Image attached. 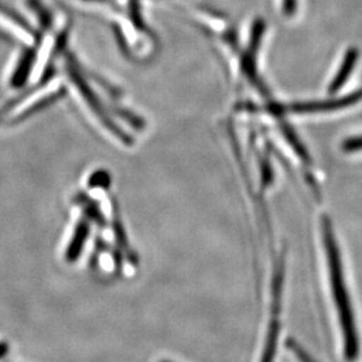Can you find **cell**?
<instances>
[{"label":"cell","mask_w":362,"mask_h":362,"mask_svg":"<svg viewBox=\"0 0 362 362\" xmlns=\"http://www.w3.org/2000/svg\"><path fill=\"white\" fill-rule=\"evenodd\" d=\"M362 99V89L359 92L352 93L349 95L344 96L340 99L328 100L320 103H293L288 107V110L292 113H324L332 110H341L345 107L352 106L354 103H359Z\"/></svg>","instance_id":"3957f363"},{"label":"cell","mask_w":362,"mask_h":362,"mask_svg":"<svg viewBox=\"0 0 362 362\" xmlns=\"http://www.w3.org/2000/svg\"><path fill=\"white\" fill-rule=\"evenodd\" d=\"M342 149L346 153H356L362 151V136L352 137L346 140L342 144Z\"/></svg>","instance_id":"7c38bea8"},{"label":"cell","mask_w":362,"mask_h":362,"mask_svg":"<svg viewBox=\"0 0 362 362\" xmlns=\"http://www.w3.org/2000/svg\"><path fill=\"white\" fill-rule=\"evenodd\" d=\"M130 6H132V17H133L134 23L137 28H142V21H141L140 12H139V6H137V0H132Z\"/></svg>","instance_id":"9a60e30c"},{"label":"cell","mask_w":362,"mask_h":362,"mask_svg":"<svg viewBox=\"0 0 362 362\" xmlns=\"http://www.w3.org/2000/svg\"><path fill=\"white\" fill-rule=\"evenodd\" d=\"M7 352H8V346L6 344H0V359L6 356Z\"/></svg>","instance_id":"e0dca14e"},{"label":"cell","mask_w":362,"mask_h":362,"mask_svg":"<svg viewBox=\"0 0 362 362\" xmlns=\"http://www.w3.org/2000/svg\"><path fill=\"white\" fill-rule=\"evenodd\" d=\"M322 238L327 255L332 292L335 305L338 308L339 319L344 335V352L349 360L356 359L359 352V341L356 335V322L353 317L352 305L349 292L346 288L344 272H342L341 257L339 252L338 243L335 242L334 233L327 217L322 219Z\"/></svg>","instance_id":"6da1fadb"},{"label":"cell","mask_w":362,"mask_h":362,"mask_svg":"<svg viewBox=\"0 0 362 362\" xmlns=\"http://www.w3.org/2000/svg\"><path fill=\"white\" fill-rule=\"evenodd\" d=\"M287 346L290 347L291 349H292V352L296 354V356L299 358L300 360H311V358H310V356L308 354H306V353L303 351V349L299 347V345L298 344H296V342L292 341V340H287Z\"/></svg>","instance_id":"5bb4252c"},{"label":"cell","mask_w":362,"mask_h":362,"mask_svg":"<svg viewBox=\"0 0 362 362\" xmlns=\"http://www.w3.org/2000/svg\"><path fill=\"white\" fill-rule=\"evenodd\" d=\"M281 130H283L284 136L286 139L287 142L290 144L294 153L298 155V158H300L304 163H310L311 162L310 155H308V151L305 149L304 144H301L297 134L294 133L293 129L287 124H283Z\"/></svg>","instance_id":"9c48e42d"},{"label":"cell","mask_w":362,"mask_h":362,"mask_svg":"<svg viewBox=\"0 0 362 362\" xmlns=\"http://www.w3.org/2000/svg\"><path fill=\"white\" fill-rule=\"evenodd\" d=\"M262 174H263V183L264 185H270V183H272V178H274V175H272V168H271L270 164L267 163V161H264L262 163Z\"/></svg>","instance_id":"4fadbf2b"},{"label":"cell","mask_w":362,"mask_h":362,"mask_svg":"<svg viewBox=\"0 0 362 362\" xmlns=\"http://www.w3.org/2000/svg\"><path fill=\"white\" fill-rule=\"evenodd\" d=\"M122 221L120 217L117 216V214L114 215L113 218V228L114 235H115V240H117V245L120 247V252L122 251L123 255L129 258L130 262H134L136 259L135 255H134L133 250L130 247L129 243L127 240L126 233H124V228L122 226Z\"/></svg>","instance_id":"ba28073f"},{"label":"cell","mask_w":362,"mask_h":362,"mask_svg":"<svg viewBox=\"0 0 362 362\" xmlns=\"http://www.w3.org/2000/svg\"><path fill=\"white\" fill-rule=\"evenodd\" d=\"M89 235H90V226H89L88 219H80L79 222L76 223L72 238L69 240L66 249L65 258L69 263H76L79 260L85 249L86 243L88 240Z\"/></svg>","instance_id":"277c9868"},{"label":"cell","mask_w":362,"mask_h":362,"mask_svg":"<svg viewBox=\"0 0 362 362\" xmlns=\"http://www.w3.org/2000/svg\"><path fill=\"white\" fill-rule=\"evenodd\" d=\"M358 57H359V53H358L356 48H351V49L347 51L345 58L342 60L341 66H340V69H339L338 73H337V76L333 78L331 86L328 88L331 94L338 92L339 89L341 88L344 83L347 81L349 76H351V73H352L353 69H354V66H356Z\"/></svg>","instance_id":"5b68a950"},{"label":"cell","mask_w":362,"mask_h":362,"mask_svg":"<svg viewBox=\"0 0 362 362\" xmlns=\"http://www.w3.org/2000/svg\"><path fill=\"white\" fill-rule=\"evenodd\" d=\"M3 114H4L3 112H1V110H0V121L3 120V117H4Z\"/></svg>","instance_id":"ac0fdd59"},{"label":"cell","mask_w":362,"mask_h":362,"mask_svg":"<svg viewBox=\"0 0 362 362\" xmlns=\"http://www.w3.org/2000/svg\"><path fill=\"white\" fill-rule=\"evenodd\" d=\"M112 176H110L108 171L105 169H99V170L94 171L88 178V188L89 189H103L107 190L110 188L112 185Z\"/></svg>","instance_id":"8fae6325"},{"label":"cell","mask_w":362,"mask_h":362,"mask_svg":"<svg viewBox=\"0 0 362 362\" xmlns=\"http://www.w3.org/2000/svg\"><path fill=\"white\" fill-rule=\"evenodd\" d=\"M297 8V0H283V10L287 16H292Z\"/></svg>","instance_id":"2e32d148"},{"label":"cell","mask_w":362,"mask_h":362,"mask_svg":"<svg viewBox=\"0 0 362 362\" xmlns=\"http://www.w3.org/2000/svg\"><path fill=\"white\" fill-rule=\"evenodd\" d=\"M284 281V265L283 260L278 265L274 271V281H272V308H274V315H277L281 311V287H283Z\"/></svg>","instance_id":"30bf717a"},{"label":"cell","mask_w":362,"mask_h":362,"mask_svg":"<svg viewBox=\"0 0 362 362\" xmlns=\"http://www.w3.org/2000/svg\"><path fill=\"white\" fill-rule=\"evenodd\" d=\"M33 62H35V52H26L23 55V58L21 59V64L18 66L17 71L14 72L13 76L11 79L12 86H14V87H21V86L24 85L25 81L28 79V73H30Z\"/></svg>","instance_id":"52a82bcc"},{"label":"cell","mask_w":362,"mask_h":362,"mask_svg":"<svg viewBox=\"0 0 362 362\" xmlns=\"http://www.w3.org/2000/svg\"><path fill=\"white\" fill-rule=\"evenodd\" d=\"M76 204L80 205L82 211L85 214L86 219L94 223L99 228H105L107 226L106 217L103 216V210L100 209L98 202L90 199L85 194H79L76 197Z\"/></svg>","instance_id":"8992f818"},{"label":"cell","mask_w":362,"mask_h":362,"mask_svg":"<svg viewBox=\"0 0 362 362\" xmlns=\"http://www.w3.org/2000/svg\"><path fill=\"white\" fill-rule=\"evenodd\" d=\"M69 76H71L73 82L76 83V87L79 89L80 94L83 96L86 103L88 105L92 112H94L100 122L103 123V126L106 127V129L113 134L117 140H120L126 146H132L134 142L132 136H129L124 130L121 129L119 124L110 117L108 112L105 110L103 103L94 94L92 89L89 88L88 85L86 83L85 80L82 79L78 71L76 69H69Z\"/></svg>","instance_id":"7a4b0ae2"}]
</instances>
